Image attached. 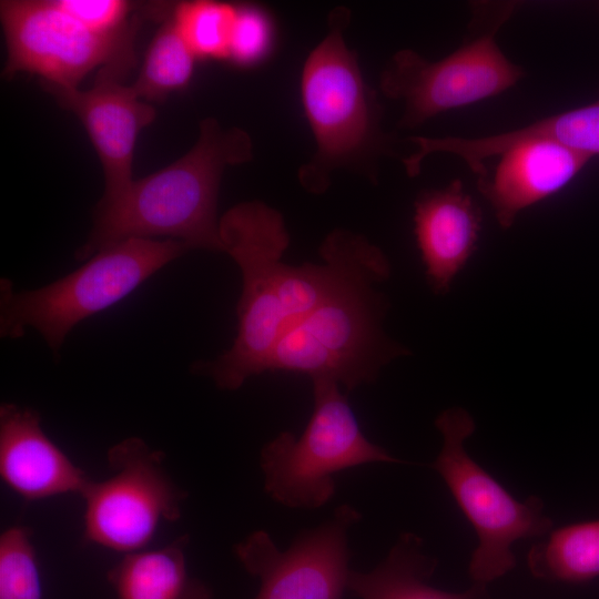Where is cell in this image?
Listing matches in <instances>:
<instances>
[{
  "label": "cell",
  "instance_id": "cell-2",
  "mask_svg": "<svg viewBox=\"0 0 599 599\" xmlns=\"http://www.w3.org/2000/svg\"><path fill=\"white\" fill-rule=\"evenodd\" d=\"M220 236L223 253L242 276L237 332L227 351L194 362L191 372L232 392L265 373L275 345L291 326L296 266L283 261L290 245L283 215L262 201H244L229 209L220 219Z\"/></svg>",
  "mask_w": 599,
  "mask_h": 599
},
{
  "label": "cell",
  "instance_id": "cell-10",
  "mask_svg": "<svg viewBox=\"0 0 599 599\" xmlns=\"http://www.w3.org/2000/svg\"><path fill=\"white\" fill-rule=\"evenodd\" d=\"M164 458L136 436L109 449L112 475L92 479L81 495L85 541L124 555L140 551L162 521L180 519L187 493L172 479Z\"/></svg>",
  "mask_w": 599,
  "mask_h": 599
},
{
  "label": "cell",
  "instance_id": "cell-18",
  "mask_svg": "<svg viewBox=\"0 0 599 599\" xmlns=\"http://www.w3.org/2000/svg\"><path fill=\"white\" fill-rule=\"evenodd\" d=\"M534 577L555 582H586L599 577V519L550 530L527 555Z\"/></svg>",
  "mask_w": 599,
  "mask_h": 599
},
{
  "label": "cell",
  "instance_id": "cell-21",
  "mask_svg": "<svg viewBox=\"0 0 599 599\" xmlns=\"http://www.w3.org/2000/svg\"><path fill=\"white\" fill-rule=\"evenodd\" d=\"M0 599H42L32 531L16 525L0 537Z\"/></svg>",
  "mask_w": 599,
  "mask_h": 599
},
{
  "label": "cell",
  "instance_id": "cell-20",
  "mask_svg": "<svg viewBox=\"0 0 599 599\" xmlns=\"http://www.w3.org/2000/svg\"><path fill=\"white\" fill-rule=\"evenodd\" d=\"M236 4L213 0L181 1L170 13L197 59L229 60Z\"/></svg>",
  "mask_w": 599,
  "mask_h": 599
},
{
  "label": "cell",
  "instance_id": "cell-19",
  "mask_svg": "<svg viewBox=\"0 0 599 599\" xmlns=\"http://www.w3.org/2000/svg\"><path fill=\"white\" fill-rule=\"evenodd\" d=\"M196 60L169 14L150 42L131 87L140 99L161 102L189 85Z\"/></svg>",
  "mask_w": 599,
  "mask_h": 599
},
{
  "label": "cell",
  "instance_id": "cell-3",
  "mask_svg": "<svg viewBox=\"0 0 599 599\" xmlns=\"http://www.w3.org/2000/svg\"><path fill=\"white\" fill-rule=\"evenodd\" d=\"M390 264L374 243L342 282L278 339L265 372L335 380L347 393L374 383L388 363L408 351L383 329L388 308L377 285Z\"/></svg>",
  "mask_w": 599,
  "mask_h": 599
},
{
  "label": "cell",
  "instance_id": "cell-7",
  "mask_svg": "<svg viewBox=\"0 0 599 599\" xmlns=\"http://www.w3.org/2000/svg\"><path fill=\"white\" fill-rule=\"evenodd\" d=\"M435 426L443 446L433 468L476 531L478 546L468 571L475 583L486 586L515 567L511 547L516 541L544 536L554 524L539 497L517 500L467 454L464 443L474 433L475 422L465 409L444 410Z\"/></svg>",
  "mask_w": 599,
  "mask_h": 599
},
{
  "label": "cell",
  "instance_id": "cell-13",
  "mask_svg": "<svg viewBox=\"0 0 599 599\" xmlns=\"http://www.w3.org/2000/svg\"><path fill=\"white\" fill-rule=\"evenodd\" d=\"M0 476L29 501L81 496L92 480L47 436L35 409L13 403L0 406Z\"/></svg>",
  "mask_w": 599,
  "mask_h": 599
},
{
  "label": "cell",
  "instance_id": "cell-6",
  "mask_svg": "<svg viewBox=\"0 0 599 599\" xmlns=\"http://www.w3.org/2000/svg\"><path fill=\"white\" fill-rule=\"evenodd\" d=\"M351 11L335 8L325 37L309 52L301 77V97L316 152L298 171L301 185L322 194L337 167L361 155L372 143L375 120L355 53L344 33Z\"/></svg>",
  "mask_w": 599,
  "mask_h": 599
},
{
  "label": "cell",
  "instance_id": "cell-4",
  "mask_svg": "<svg viewBox=\"0 0 599 599\" xmlns=\"http://www.w3.org/2000/svg\"><path fill=\"white\" fill-rule=\"evenodd\" d=\"M190 248L174 240L128 238L108 246L45 286L13 291L0 282V336L16 339L35 329L58 354L80 322L113 306Z\"/></svg>",
  "mask_w": 599,
  "mask_h": 599
},
{
  "label": "cell",
  "instance_id": "cell-17",
  "mask_svg": "<svg viewBox=\"0 0 599 599\" xmlns=\"http://www.w3.org/2000/svg\"><path fill=\"white\" fill-rule=\"evenodd\" d=\"M436 558L424 551V541L414 532H403L386 558L367 572L351 570L347 590L361 599H488L486 586L474 583L463 592L429 586Z\"/></svg>",
  "mask_w": 599,
  "mask_h": 599
},
{
  "label": "cell",
  "instance_id": "cell-9",
  "mask_svg": "<svg viewBox=\"0 0 599 599\" xmlns=\"http://www.w3.org/2000/svg\"><path fill=\"white\" fill-rule=\"evenodd\" d=\"M4 77L28 72L45 88L73 89L94 69L98 77L122 81L135 65L138 29L119 35L97 33L55 0H2Z\"/></svg>",
  "mask_w": 599,
  "mask_h": 599
},
{
  "label": "cell",
  "instance_id": "cell-16",
  "mask_svg": "<svg viewBox=\"0 0 599 599\" xmlns=\"http://www.w3.org/2000/svg\"><path fill=\"white\" fill-rule=\"evenodd\" d=\"M189 535L153 550L125 554L106 572L113 599H213L212 588L190 573Z\"/></svg>",
  "mask_w": 599,
  "mask_h": 599
},
{
  "label": "cell",
  "instance_id": "cell-12",
  "mask_svg": "<svg viewBox=\"0 0 599 599\" xmlns=\"http://www.w3.org/2000/svg\"><path fill=\"white\" fill-rule=\"evenodd\" d=\"M59 104L74 113L83 124L100 159L105 204L121 196L133 183L132 162L140 132L150 125L156 112L140 99L131 85L97 77L89 90L45 88Z\"/></svg>",
  "mask_w": 599,
  "mask_h": 599
},
{
  "label": "cell",
  "instance_id": "cell-22",
  "mask_svg": "<svg viewBox=\"0 0 599 599\" xmlns=\"http://www.w3.org/2000/svg\"><path fill=\"white\" fill-rule=\"evenodd\" d=\"M516 138L546 139L588 158L599 155V99L516 130Z\"/></svg>",
  "mask_w": 599,
  "mask_h": 599
},
{
  "label": "cell",
  "instance_id": "cell-24",
  "mask_svg": "<svg viewBox=\"0 0 599 599\" xmlns=\"http://www.w3.org/2000/svg\"><path fill=\"white\" fill-rule=\"evenodd\" d=\"M68 13L90 30L104 35H119L139 28L132 16L134 4L124 0H55Z\"/></svg>",
  "mask_w": 599,
  "mask_h": 599
},
{
  "label": "cell",
  "instance_id": "cell-15",
  "mask_svg": "<svg viewBox=\"0 0 599 599\" xmlns=\"http://www.w3.org/2000/svg\"><path fill=\"white\" fill-rule=\"evenodd\" d=\"M481 212L460 180L422 192L415 201L414 230L432 290L443 294L476 248Z\"/></svg>",
  "mask_w": 599,
  "mask_h": 599
},
{
  "label": "cell",
  "instance_id": "cell-1",
  "mask_svg": "<svg viewBox=\"0 0 599 599\" xmlns=\"http://www.w3.org/2000/svg\"><path fill=\"white\" fill-rule=\"evenodd\" d=\"M252 158L246 131L204 119L187 153L133 181L114 201L98 203L92 229L74 257L84 262L128 238L174 240L190 250L223 252L217 216L221 179L227 166Z\"/></svg>",
  "mask_w": 599,
  "mask_h": 599
},
{
  "label": "cell",
  "instance_id": "cell-8",
  "mask_svg": "<svg viewBox=\"0 0 599 599\" xmlns=\"http://www.w3.org/2000/svg\"><path fill=\"white\" fill-rule=\"evenodd\" d=\"M483 31L449 55L430 62L412 49L397 51L380 75L383 93L404 103L399 124L415 128L439 113L477 103L514 87L525 75L500 50L496 34L517 4L478 3Z\"/></svg>",
  "mask_w": 599,
  "mask_h": 599
},
{
  "label": "cell",
  "instance_id": "cell-11",
  "mask_svg": "<svg viewBox=\"0 0 599 599\" xmlns=\"http://www.w3.org/2000/svg\"><path fill=\"white\" fill-rule=\"evenodd\" d=\"M359 519V511L344 504L326 521L301 532L285 550L265 530L236 544L238 561L260 579L254 599H343L352 570L348 531Z\"/></svg>",
  "mask_w": 599,
  "mask_h": 599
},
{
  "label": "cell",
  "instance_id": "cell-5",
  "mask_svg": "<svg viewBox=\"0 0 599 599\" xmlns=\"http://www.w3.org/2000/svg\"><path fill=\"white\" fill-rule=\"evenodd\" d=\"M314 406L304 430L281 432L260 456L265 493L296 509H316L335 495L334 475L372 463L403 460L366 438L346 393L335 380H312Z\"/></svg>",
  "mask_w": 599,
  "mask_h": 599
},
{
  "label": "cell",
  "instance_id": "cell-14",
  "mask_svg": "<svg viewBox=\"0 0 599 599\" xmlns=\"http://www.w3.org/2000/svg\"><path fill=\"white\" fill-rule=\"evenodd\" d=\"M499 155L494 173L478 175L477 186L502 229L522 210L564 189L590 160L546 139L515 142Z\"/></svg>",
  "mask_w": 599,
  "mask_h": 599
},
{
  "label": "cell",
  "instance_id": "cell-23",
  "mask_svg": "<svg viewBox=\"0 0 599 599\" xmlns=\"http://www.w3.org/2000/svg\"><path fill=\"white\" fill-rule=\"evenodd\" d=\"M272 39V21L262 8L236 4L229 60L241 67L253 65L268 53Z\"/></svg>",
  "mask_w": 599,
  "mask_h": 599
}]
</instances>
